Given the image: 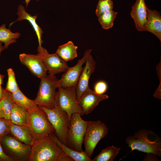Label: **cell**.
<instances>
[{"label":"cell","instance_id":"1","mask_svg":"<svg viewBox=\"0 0 161 161\" xmlns=\"http://www.w3.org/2000/svg\"><path fill=\"white\" fill-rule=\"evenodd\" d=\"M54 133L35 141L31 146L29 161H73L58 145Z\"/></svg>","mask_w":161,"mask_h":161},{"label":"cell","instance_id":"2","mask_svg":"<svg viewBox=\"0 0 161 161\" xmlns=\"http://www.w3.org/2000/svg\"><path fill=\"white\" fill-rule=\"evenodd\" d=\"M58 79L55 75L49 74L41 79L37 95L34 100L39 107L52 109L57 106Z\"/></svg>","mask_w":161,"mask_h":161},{"label":"cell","instance_id":"3","mask_svg":"<svg viewBox=\"0 0 161 161\" xmlns=\"http://www.w3.org/2000/svg\"><path fill=\"white\" fill-rule=\"evenodd\" d=\"M152 131L141 129L133 136L127 137L126 143L131 148V151L137 150L146 153H152L157 157H161V142L157 138L153 140L148 137Z\"/></svg>","mask_w":161,"mask_h":161},{"label":"cell","instance_id":"4","mask_svg":"<svg viewBox=\"0 0 161 161\" xmlns=\"http://www.w3.org/2000/svg\"><path fill=\"white\" fill-rule=\"evenodd\" d=\"M27 125L35 141L55 133L46 113L39 107L37 109L28 112Z\"/></svg>","mask_w":161,"mask_h":161},{"label":"cell","instance_id":"5","mask_svg":"<svg viewBox=\"0 0 161 161\" xmlns=\"http://www.w3.org/2000/svg\"><path fill=\"white\" fill-rule=\"evenodd\" d=\"M39 107L46 113L58 139L67 146V137L70 123L67 114L57 106L52 109L42 106Z\"/></svg>","mask_w":161,"mask_h":161},{"label":"cell","instance_id":"6","mask_svg":"<svg viewBox=\"0 0 161 161\" xmlns=\"http://www.w3.org/2000/svg\"><path fill=\"white\" fill-rule=\"evenodd\" d=\"M88 121L83 120L79 113L72 115L67 137L68 147L78 151H83L82 145Z\"/></svg>","mask_w":161,"mask_h":161},{"label":"cell","instance_id":"7","mask_svg":"<svg viewBox=\"0 0 161 161\" xmlns=\"http://www.w3.org/2000/svg\"><path fill=\"white\" fill-rule=\"evenodd\" d=\"M108 132L107 126L100 120L88 121L83 142L84 151L90 158L98 142Z\"/></svg>","mask_w":161,"mask_h":161},{"label":"cell","instance_id":"8","mask_svg":"<svg viewBox=\"0 0 161 161\" xmlns=\"http://www.w3.org/2000/svg\"><path fill=\"white\" fill-rule=\"evenodd\" d=\"M58 89L57 106L66 112L70 120L73 114H85L77 99L75 87L61 86Z\"/></svg>","mask_w":161,"mask_h":161},{"label":"cell","instance_id":"9","mask_svg":"<svg viewBox=\"0 0 161 161\" xmlns=\"http://www.w3.org/2000/svg\"><path fill=\"white\" fill-rule=\"evenodd\" d=\"M8 134L5 136L1 141L7 154L15 161H29L31 146L19 141Z\"/></svg>","mask_w":161,"mask_h":161},{"label":"cell","instance_id":"10","mask_svg":"<svg viewBox=\"0 0 161 161\" xmlns=\"http://www.w3.org/2000/svg\"><path fill=\"white\" fill-rule=\"evenodd\" d=\"M37 51L49 74L55 75L65 72L69 68L67 62L56 53L49 54L46 49L39 45L37 47Z\"/></svg>","mask_w":161,"mask_h":161},{"label":"cell","instance_id":"11","mask_svg":"<svg viewBox=\"0 0 161 161\" xmlns=\"http://www.w3.org/2000/svg\"><path fill=\"white\" fill-rule=\"evenodd\" d=\"M92 50V49L87 50L83 58L78 60L75 65L69 67L64 72L61 78L58 79V87H75L83 68V66Z\"/></svg>","mask_w":161,"mask_h":161},{"label":"cell","instance_id":"12","mask_svg":"<svg viewBox=\"0 0 161 161\" xmlns=\"http://www.w3.org/2000/svg\"><path fill=\"white\" fill-rule=\"evenodd\" d=\"M85 64V66L82 69L75 87L78 101L83 93L89 87V80L96 67V62L91 54L88 55Z\"/></svg>","mask_w":161,"mask_h":161},{"label":"cell","instance_id":"13","mask_svg":"<svg viewBox=\"0 0 161 161\" xmlns=\"http://www.w3.org/2000/svg\"><path fill=\"white\" fill-rule=\"evenodd\" d=\"M19 58L21 63L36 77L41 79L47 75V70L38 54L23 53L19 55Z\"/></svg>","mask_w":161,"mask_h":161},{"label":"cell","instance_id":"14","mask_svg":"<svg viewBox=\"0 0 161 161\" xmlns=\"http://www.w3.org/2000/svg\"><path fill=\"white\" fill-rule=\"evenodd\" d=\"M108 97L107 95L97 94L89 87L82 95L78 102L84 114H88L93 110L100 102Z\"/></svg>","mask_w":161,"mask_h":161},{"label":"cell","instance_id":"15","mask_svg":"<svg viewBox=\"0 0 161 161\" xmlns=\"http://www.w3.org/2000/svg\"><path fill=\"white\" fill-rule=\"evenodd\" d=\"M146 20L143 26V31L151 32L161 41V16L157 10L147 9Z\"/></svg>","mask_w":161,"mask_h":161},{"label":"cell","instance_id":"16","mask_svg":"<svg viewBox=\"0 0 161 161\" xmlns=\"http://www.w3.org/2000/svg\"><path fill=\"white\" fill-rule=\"evenodd\" d=\"M147 7L145 0H136L132 7L131 16L139 31H143L144 25L146 20Z\"/></svg>","mask_w":161,"mask_h":161},{"label":"cell","instance_id":"17","mask_svg":"<svg viewBox=\"0 0 161 161\" xmlns=\"http://www.w3.org/2000/svg\"><path fill=\"white\" fill-rule=\"evenodd\" d=\"M17 14L18 16V18L13 23H12L11 25L17 21H20L24 20L28 21L32 25L36 34L38 41V45L42 46V44L43 43L42 37L43 32L36 22V19L37 18V16L35 15L32 16L26 12L24 7L21 4L18 5Z\"/></svg>","mask_w":161,"mask_h":161},{"label":"cell","instance_id":"18","mask_svg":"<svg viewBox=\"0 0 161 161\" xmlns=\"http://www.w3.org/2000/svg\"><path fill=\"white\" fill-rule=\"evenodd\" d=\"M10 133L16 139L25 144L32 146L34 144L35 140L27 125L12 123Z\"/></svg>","mask_w":161,"mask_h":161},{"label":"cell","instance_id":"19","mask_svg":"<svg viewBox=\"0 0 161 161\" xmlns=\"http://www.w3.org/2000/svg\"><path fill=\"white\" fill-rule=\"evenodd\" d=\"M8 92L15 103L24 108L28 112L39 108V107L36 104L34 100L27 97L20 89L13 93Z\"/></svg>","mask_w":161,"mask_h":161},{"label":"cell","instance_id":"20","mask_svg":"<svg viewBox=\"0 0 161 161\" xmlns=\"http://www.w3.org/2000/svg\"><path fill=\"white\" fill-rule=\"evenodd\" d=\"M78 48L72 41H69L59 46L55 53L63 60L67 62L77 57Z\"/></svg>","mask_w":161,"mask_h":161},{"label":"cell","instance_id":"21","mask_svg":"<svg viewBox=\"0 0 161 161\" xmlns=\"http://www.w3.org/2000/svg\"><path fill=\"white\" fill-rule=\"evenodd\" d=\"M28 112L24 108L14 103L12 109L10 120L13 124L19 125H27Z\"/></svg>","mask_w":161,"mask_h":161},{"label":"cell","instance_id":"22","mask_svg":"<svg viewBox=\"0 0 161 161\" xmlns=\"http://www.w3.org/2000/svg\"><path fill=\"white\" fill-rule=\"evenodd\" d=\"M55 139L58 145L62 149L66 156L73 161H92L84 151L79 152L74 150L61 142L55 136Z\"/></svg>","mask_w":161,"mask_h":161},{"label":"cell","instance_id":"23","mask_svg":"<svg viewBox=\"0 0 161 161\" xmlns=\"http://www.w3.org/2000/svg\"><path fill=\"white\" fill-rule=\"evenodd\" d=\"M19 32H12L9 28H7L5 24L0 27V41L4 43V49H7L11 44L16 42V40L20 36Z\"/></svg>","mask_w":161,"mask_h":161},{"label":"cell","instance_id":"24","mask_svg":"<svg viewBox=\"0 0 161 161\" xmlns=\"http://www.w3.org/2000/svg\"><path fill=\"white\" fill-rule=\"evenodd\" d=\"M120 148L112 145L103 149L92 161H113L119 153Z\"/></svg>","mask_w":161,"mask_h":161},{"label":"cell","instance_id":"25","mask_svg":"<svg viewBox=\"0 0 161 161\" xmlns=\"http://www.w3.org/2000/svg\"><path fill=\"white\" fill-rule=\"evenodd\" d=\"M14 103L6 91L4 96L0 100V118L10 120L11 112Z\"/></svg>","mask_w":161,"mask_h":161},{"label":"cell","instance_id":"26","mask_svg":"<svg viewBox=\"0 0 161 161\" xmlns=\"http://www.w3.org/2000/svg\"><path fill=\"white\" fill-rule=\"evenodd\" d=\"M117 13V12L110 10L105 12L98 17V21L103 29L107 30L113 27Z\"/></svg>","mask_w":161,"mask_h":161},{"label":"cell","instance_id":"27","mask_svg":"<svg viewBox=\"0 0 161 161\" xmlns=\"http://www.w3.org/2000/svg\"><path fill=\"white\" fill-rule=\"evenodd\" d=\"M7 72L8 80L5 90L8 92L13 93L20 89L17 84L13 69L11 68H9L7 69Z\"/></svg>","mask_w":161,"mask_h":161},{"label":"cell","instance_id":"28","mask_svg":"<svg viewBox=\"0 0 161 161\" xmlns=\"http://www.w3.org/2000/svg\"><path fill=\"white\" fill-rule=\"evenodd\" d=\"M113 7V2L112 0L99 1L97 5L96 14L98 17L105 12L112 10Z\"/></svg>","mask_w":161,"mask_h":161},{"label":"cell","instance_id":"29","mask_svg":"<svg viewBox=\"0 0 161 161\" xmlns=\"http://www.w3.org/2000/svg\"><path fill=\"white\" fill-rule=\"evenodd\" d=\"M12 124L10 120L0 117V141L5 136L10 133Z\"/></svg>","mask_w":161,"mask_h":161},{"label":"cell","instance_id":"30","mask_svg":"<svg viewBox=\"0 0 161 161\" xmlns=\"http://www.w3.org/2000/svg\"><path fill=\"white\" fill-rule=\"evenodd\" d=\"M108 86L107 83L104 81L99 80L94 85V91L99 95H103L107 91Z\"/></svg>","mask_w":161,"mask_h":161},{"label":"cell","instance_id":"31","mask_svg":"<svg viewBox=\"0 0 161 161\" xmlns=\"http://www.w3.org/2000/svg\"><path fill=\"white\" fill-rule=\"evenodd\" d=\"M0 161H15V160L7 155L4 151L0 141Z\"/></svg>","mask_w":161,"mask_h":161},{"label":"cell","instance_id":"32","mask_svg":"<svg viewBox=\"0 0 161 161\" xmlns=\"http://www.w3.org/2000/svg\"><path fill=\"white\" fill-rule=\"evenodd\" d=\"M157 156L152 153H147L143 161H159V159L157 158Z\"/></svg>","mask_w":161,"mask_h":161},{"label":"cell","instance_id":"33","mask_svg":"<svg viewBox=\"0 0 161 161\" xmlns=\"http://www.w3.org/2000/svg\"><path fill=\"white\" fill-rule=\"evenodd\" d=\"M6 92L5 89L3 88H0V100L3 97Z\"/></svg>","mask_w":161,"mask_h":161},{"label":"cell","instance_id":"34","mask_svg":"<svg viewBox=\"0 0 161 161\" xmlns=\"http://www.w3.org/2000/svg\"><path fill=\"white\" fill-rule=\"evenodd\" d=\"M4 76L0 74V88H2L1 85L3 83V80Z\"/></svg>","mask_w":161,"mask_h":161},{"label":"cell","instance_id":"35","mask_svg":"<svg viewBox=\"0 0 161 161\" xmlns=\"http://www.w3.org/2000/svg\"><path fill=\"white\" fill-rule=\"evenodd\" d=\"M3 43L2 42L0 41V56L2 52L5 49L4 46L2 45Z\"/></svg>","mask_w":161,"mask_h":161},{"label":"cell","instance_id":"36","mask_svg":"<svg viewBox=\"0 0 161 161\" xmlns=\"http://www.w3.org/2000/svg\"><path fill=\"white\" fill-rule=\"evenodd\" d=\"M31 0H25V2L26 4V6L27 8V6L28 5V4L29 2ZM36 0L38 1H39L40 0Z\"/></svg>","mask_w":161,"mask_h":161},{"label":"cell","instance_id":"37","mask_svg":"<svg viewBox=\"0 0 161 161\" xmlns=\"http://www.w3.org/2000/svg\"><path fill=\"white\" fill-rule=\"evenodd\" d=\"M99 1L101 0H99Z\"/></svg>","mask_w":161,"mask_h":161}]
</instances>
